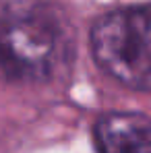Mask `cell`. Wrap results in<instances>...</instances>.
I'll list each match as a JSON object with an SVG mask.
<instances>
[{
    "label": "cell",
    "mask_w": 151,
    "mask_h": 153,
    "mask_svg": "<svg viewBox=\"0 0 151 153\" xmlns=\"http://www.w3.org/2000/svg\"><path fill=\"white\" fill-rule=\"evenodd\" d=\"M89 42L106 75L130 89H151V6H124L101 15Z\"/></svg>",
    "instance_id": "7a4b0ae2"
},
{
    "label": "cell",
    "mask_w": 151,
    "mask_h": 153,
    "mask_svg": "<svg viewBox=\"0 0 151 153\" xmlns=\"http://www.w3.org/2000/svg\"><path fill=\"white\" fill-rule=\"evenodd\" d=\"M66 27L46 0H0V81H48L66 52Z\"/></svg>",
    "instance_id": "6da1fadb"
},
{
    "label": "cell",
    "mask_w": 151,
    "mask_h": 153,
    "mask_svg": "<svg viewBox=\"0 0 151 153\" xmlns=\"http://www.w3.org/2000/svg\"><path fill=\"white\" fill-rule=\"evenodd\" d=\"M97 153H151V122L137 112H108L93 126Z\"/></svg>",
    "instance_id": "3957f363"
}]
</instances>
